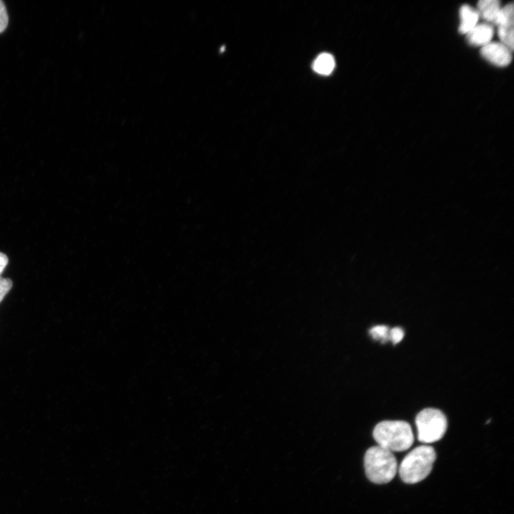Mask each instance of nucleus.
<instances>
[{
  "label": "nucleus",
  "instance_id": "obj_10",
  "mask_svg": "<svg viewBox=\"0 0 514 514\" xmlns=\"http://www.w3.org/2000/svg\"><path fill=\"white\" fill-rule=\"evenodd\" d=\"M335 67L333 56L328 53H322L315 59L313 64V70L322 75L330 74Z\"/></svg>",
  "mask_w": 514,
  "mask_h": 514
},
{
  "label": "nucleus",
  "instance_id": "obj_15",
  "mask_svg": "<svg viewBox=\"0 0 514 514\" xmlns=\"http://www.w3.org/2000/svg\"><path fill=\"white\" fill-rule=\"evenodd\" d=\"M9 262V259L8 256L0 251V276H1L2 273L6 270L8 264Z\"/></svg>",
  "mask_w": 514,
  "mask_h": 514
},
{
  "label": "nucleus",
  "instance_id": "obj_6",
  "mask_svg": "<svg viewBox=\"0 0 514 514\" xmlns=\"http://www.w3.org/2000/svg\"><path fill=\"white\" fill-rule=\"evenodd\" d=\"M481 56L500 67L508 66L512 60V51L501 42H490L480 49Z\"/></svg>",
  "mask_w": 514,
  "mask_h": 514
},
{
  "label": "nucleus",
  "instance_id": "obj_5",
  "mask_svg": "<svg viewBox=\"0 0 514 514\" xmlns=\"http://www.w3.org/2000/svg\"><path fill=\"white\" fill-rule=\"evenodd\" d=\"M500 42L513 51V4L509 3L502 7L496 24Z\"/></svg>",
  "mask_w": 514,
  "mask_h": 514
},
{
  "label": "nucleus",
  "instance_id": "obj_2",
  "mask_svg": "<svg viewBox=\"0 0 514 514\" xmlns=\"http://www.w3.org/2000/svg\"><path fill=\"white\" fill-rule=\"evenodd\" d=\"M436 459V453L432 446L423 445L409 452L402 460L398 472L402 480L408 484H415L424 480L431 472Z\"/></svg>",
  "mask_w": 514,
  "mask_h": 514
},
{
  "label": "nucleus",
  "instance_id": "obj_12",
  "mask_svg": "<svg viewBox=\"0 0 514 514\" xmlns=\"http://www.w3.org/2000/svg\"><path fill=\"white\" fill-rule=\"evenodd\" d=\"M13 287V281L11 278L0 276V303Z\"/></svg>",
  "mask_w": 514,
  "mask_h": 514
},
{
  "label": "nucleus",
  "instance_id": "obj_8",
  "mask_svg": "<svg viewBox=\"0 0 514 514\" xmlns=\"http://www.w3.org/2000/svg\"><path fill=\"white\" fill-rule=\"evenodd\" d=\"M501 9L500 3L498 0H480L477 4L476 10L485 23L496 26Z\"/></svg>",
  "mask_w": 514,
  "mask_h": 514
},
{
  "label": "nucleus",
  "instance_id": "obj_11",
  "mask_svg": "<svg viewBox=\"0 0 514 514\" xmlns=\"http://www.w3.org/2000/svg\"><path fill=\"white\" fill-rule=\"evenodd\" d=\"M370 333L374 339L381 340L383 343L389 340V329L385 325L373 327L370 331Z\"/></svg>",
  "mask_w": 514,
  "mask_h": 514
},
{
  "label": "nucleus",
  "instance_id": "obj_3",
  "mask_svg": "<svg viewBox=\"0 0 514 514\" xmlns=\"http://www.w3.org/2000/svg\"><path fill=\"white\" fill-rule=\"evenodd\" d=\"M364 467L366 476L371 482L385 484L395 477L398 464L392 452L376 445L366 452Z\"/></svg>",
  "mask_w": 514,
  "mask_h": 514
},
{
  "label": "nucleus",
  "instance_id": "obj_1",
  "mask_svg": "<svg viewBox=\"0 0 514 514\" xmlns=\"http://www.w3.org/2000/svg\"><path fill=\"white\" fill-rule=\"evenodd\" d=\"M373 435L379 446L390 452L409 449L414 442L410 424L403 420H384L374 428Z\"/></svg>",
  "mask_w": 514,
  "mask_h": 514
},
{
  "label": "nucleus",
  "instance_id": "obj_4",
  "mask_svg": "<svg viewBox=\"0 0 514 514\" xmlns=\"http://www.w3.org/2000/svg\"><path fill=\"white\" fill-rule=\"evenodd\" d=\"M418 439L424 443L440 440L445 435L448 423L444 413L436 408L422 410L415 418Z\"/></svg>",
  "mask_w": 514,
  "mask_h": 514
},
{
  "label": "nucleus",
  "instance_id": "obj_9",
  "mask_svg": "<svg viewBox=\"0 0 514 514\" xmlns=\"http://www.w3.org/2000/svg\"><path fill=\"white\" fill-rule=\"evenodd\" d=\"M460 24L458 31L466 34L477 24L480 18L478 11L470 5H462L459 10Z\"/></svg>",
  "mask_w": 514,
  "mask_h": 514
},
{
  "label": "nucleus",
  "instance_id": "obj_7",
  "mask_svg": "<svg viewBox=\"0 0 514 514\" xmlns=\"http://www.w3.org/2000/svg\"><path fill=\"white\" fill-rule=\"evenodd\" d=\"M493 33L492 25L487 23L477 24L466 34V39L470 45L482 47L490 42Z\"/></svg>",
  "mask_w": 514,
  "mask_h": 514
},
{
  "label": "nucleus",
  "instance_id": "obj_14",
  "mask_svg": "<svg viewBox=\"0 0 514 514\" xmlns=\"http://www.w3.org/2000/svg\"><path fill=\"white\" fill-rule=\"evenodd\" d=\"M8 22L9 18L5 5L4 2L0 0V33L5 30L8 25Z\"/></svg>",
  "mask_w": 514,
  "mask_h": 514
},
{
  "label": "nucleus",
  "instance_id": "obj_13",
  "mask_svg": "<svg viewBox=\"0 0 514 514\" xmlns=\"http://www.w3.org/2000/svg\"><path fill=\"white\" fill-rule=\"evenodd\" d=\"M404 336V331L400 327H395L389 331V340H390L393 344L399 343Z\"/></svg>",
  "mask_w": 514,
  "mask_h": 514
}]
</instances>
